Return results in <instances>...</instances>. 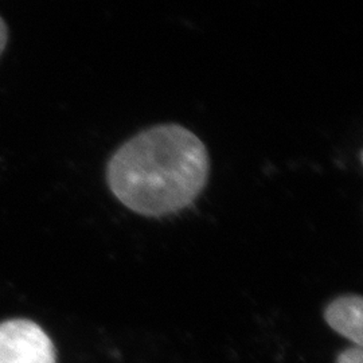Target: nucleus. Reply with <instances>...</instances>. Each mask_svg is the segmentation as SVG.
Returning <instances> with one entry per match:
<instances>
[{"instance_id": "1", "label": "nucleus", "mask_w": 363, "mask_h": 363, "mask_svg": "<svg viewBox=\"0 0 363 363\" xmlns=\"http://www.w3.org/2000/svg\"><path fill=\"white\" fill-rule=\"evenodd\" d=\"M210 177L205 143L179 124H157L121 144L106 164L117 201L144 217H166L193 205Z\"/></svg>"}, {"instance_id": "2", "label": "nucleus", "mask_w": 363, "mask_h": 363, "mask_svg": "<svg viewBox=\"0 0 363 363\" xmlns=\"http://www.w3.org/2000/svg\"><path fill=\"white\" fill-rule=\"evenodd\" d=\"M0 363H57L52 337L30 319L0 323Z\"/></svg>"}, {"instance_id": "3", "label": "nucleus", "mask_w": 363, "mask_h": 363, "mask_svg": "<svg viewBox=\"0 0 363 363\" xmlns=\"http://www.w3.org/2000/svg\"><path fill=\"white\" fill-rule=\"evenodd\" d=\"M325 320L335 333L347 337L355 346L363 345V298L345 295L334 298L325 310Z\"/></svg>"}, {"instance_id": "4", "label": "nucleus", "mask_w": 363, "mask_h": 363, "mask_svg": "<svg viewBox=\"0 0 363 363\" xmlns=\"http://www.w3.org/2000/svg\"><path fill=\"white\" fill-rule=\"evenodd\" d=\"M335 363H363L362 347H350L337 355Z\"/></svg>"}, {"instance_id": "5", "label": "nucleus", "mask_w": 363, "mask_h": 363, "mask_svg": "<svg viewBox=\"0 0 363 363\" xmlns=\"http://www.w3.org/2000/svg\"><path fill=\"white\" fill-rule=\"evenodd\" d=\"M9 43V27L6 21L0 15V55L6 50Z\"/></svg>"}]
</instances>
